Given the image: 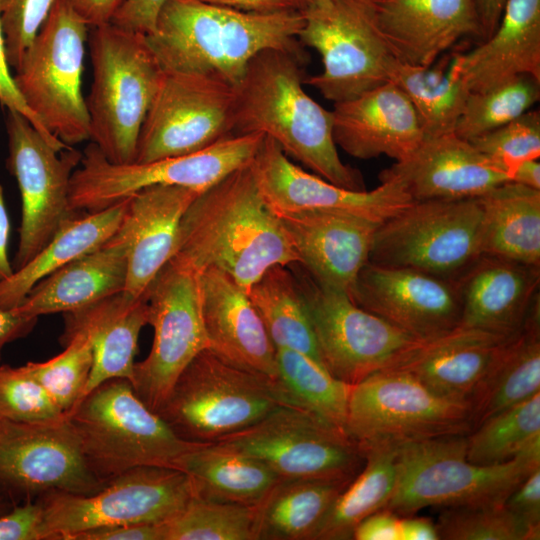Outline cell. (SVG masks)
Listing matches in <instances>:
<instances>
[{"label":"cell","instance_id":"13","mask_svg":"<svg viewBox=\"0 0 540 540\" xmlns=\"http://www.w3.org/2000/svg\"><path fill=\"white\" fill-rule=\"evenodd\" d=\"M200 271L174 256L147 289L154 330L150 353L134 364L130 381L138 397L156 412L188 364L209 348L203 325Z\"/></svg>","mask_w":540,"mask_h":540},{"label":"cell","instance_id":"1","mask_svg":"<svg viewBox=\"0 0 540 540\" xmlns=\"http://www.w3.org/2000/svg\"><path fill=\"white\" fill-rule=\"evenodd\" d=\"M175 256L198 271L213 267L225 272L247 293L271 267L299 261L250 163L194 199L182 217Z\"/></svg>","mask_w":540,"mask_h":540},{"label":"cell","instance_id":"30","mask_svg":"<svg viewBox=\"0 0 540 540\" xmlns=\"http://www.w3.org/2000/svg\"><path fill=\"white\" fill-rule=\"evenodd\" d=\"M470 92H481L520 75L540 80V0H506L493 34L456 54Z\"/></svg>","mask_w":540,"mask_h":540},{"label":"cell","instance_id":"14","mask_svg":"<svg viewBox=\"0 0 540 540\" xmlns=\"http://www.w3.org/2000/svg\"><path fill=\"white\" fill-rule=\"evenodd\" d=\"M214 443L258 459L281 479L352 480L365 461L344 431L290 405Z\"/></svg>","mask_w":540,"mask_h":540},{"label":"cell","instance_id":"11","mask_svg":"<svg viewBox=\"0 0 540 540\" xmlns=\"http://www.w3.org/2000/svg\"><path fill=\"white\" fill-rule=\"evenodd\" d=\"M471 431L467 403L439 396L402 371L382 369L350 387L344 432L359 447Z\"/></svg>","mask_w":540,"mask_h":540},{"label":"cell","instance_id":"25","mask_svg":"<svg viewBox=\"0 0 540 540\" xmlns=\"http://www.w3.org/2000/svg\"><path fill=\"white\" fill-rule=\"evenodd\" d=\"M199 280L209 349L238 367L276 380V347L248 293L217 268L200 271Z\"/></svg>","mask_w":540,"mask_h":540},{"label":"cell","instance_id":"6","mask_svg":"<svg viewBox=\"0 0 540 540\" xmlns=\"http://www.w3.org/2000/svg\"><path fill=\"white\" fill-rule=\"evenodd\" d=\"M467 435H451L399 445L397 482L384 509L399 516L426 507L504 503L527 475L540 466V453L523 454L495 465L466 458Z\"/></svg>","mask_w":540,"mask_h":540},{"label":"cell","instance_id":"41","mask_svg":"<svg viewBox=\"0 0 540 540\" xmlns=\"http://www.w3.org/2000/svg\"><path fill=\"white\" fill-rule=\"evenodd\" d=\"M276 361V380L290 404L344 431L351 385L292 349L276 348Z\"/></svg>","mask_w":540,"mask_h":540},{"label":"cell","instance_id":"8","mask_svg":"<svg viewBox=\"0 0 540 540\" xmlns=\"http://www.w3.org/2000/svg\"><path fill=\"white\" fill-rule=\"evenodd\" d=\"M87 26L64 0H55L13 76L28 108L68 146L90 136L81 90Z\"/></svg>","mask_w":540,"mask_h":540},{"label":"cell","instance_id":"5","mask_svg":"<svg viewBox=\"0 0 540 540\" xmlns=\"http://www.w3.org/2000/svg\"><path fill=\"white\" fill-rule=\"evenodd\" d=\"M66 415L87 466L103 484L137 467L174 468L179 457L204 444L178 437L123 378L103 382Z\"/></svg>","mask_w":540,"mask_h":540},{"label":"cell","instance_id":"7","mask_svg":"<svg viewBox=\"0 0 540 540\" xmlns=\"http://www.w3.org/2000/svg\"><path fill=\"white\" fill-rule=\"evenodd\" d=\"M282 405L292 406L277 380L206 348L179 375L156 413L181 439L214 443Z\"/></svg>","mask_w":540,"mask_h":540},{"label":"cell","instance_id":"4","mask_svg":"<svg viewBox=\"0 0 540 540\" xmlns=\"http://www.w3.org/2000/svg\"><path fill=\"white\" fill-rule=\"evenodd\" d=\"M90 56L89 139L109 162L134 163L140 130L164 71L144 34L111 23L93 27Z\"/></svg>","mask_w":540,"mask_h":540},{"label":"cell","instance_id":"15","mask_svg":"<svg viewBox=\"0 0 540 540\" xmlns=\"http://www.w3.org/2000/svg\"><path fill=\"white\" fill-rule=\"evenodd\" d=\"M235 102V87L220 78L164 71L135 162L191 154L234 135Z\"/></svg>","mask_w":540,"mask_h":540},{"label":"cell","instance_id":"51","mask_svg":"<svg viewBox=\"0 0 540 540\" xmlns=\"http://www.w3.org/2000/svg\"><path fill=\"white\" fill-rule=\"evenodd\" d=\"M505 507L540 539V466L532 470L504 501Z\"/></svg>","mask_w":540,"mask_h":540},{"label":"cell","instance_id":"55","mask_svg":"<svg viewBox=\"0 0 540 540\" xmlns=\"http://www.w3.org/2000/svg\"><path fill=\"white\" fill-rule=\"evenodd\" d=\"M354 540H401L400 516L386 509L363 519L354 529Z\"/></svg>","mask_w":540,"mask_h":540},{"label":"cell","instance_id":"35","mask_svg":"<svg viewBox=\"0 0 540 540\" xmlns=\"http://www.w3.org/2000/svg\"><path fill=\"white\" fill-rule=\"evenodd\" d=\"M174 468L188 476L194 496L245 506H256L279 479L258 459L220 443L195 447Z\"/></svg>","mask_w":540,"mask_h":540},{"label":"cell","instance_id":"40","mask_svg":"<svg viewBox=\"0 0 540 540\" xmlns=\"http://www.w3.org/2000/svg\"><path fill=\"white\" fill-rule=\"evenodd\" d=\"M248 295L276 348L301 352L323 366L303 294L288 266L271 267Z\"/></svg>","mask_w":540,"mask_h":540},{"label":"cell","instance_id":"23","mask_svg":"<svg viewBox=\"0 0 540 540\" xmlns=\"http://www.w3.org/2000/svg\"><path fill=\"white\" fill-rule=\"evenodd\" d=\"M298 256V263L319 284L350 298L360 270L369 260L380 225L333 211L276 213Z\"/></svg>","mask_w":540,"mask_h":540},{"label":"cell","instance_id":"18","mask_svg":"<svg viewBox=\"0 0 540 540\" xmlns=\"http://www.w3.org/2000/svg\"><path fill=\"white\" fill-rule=\"evenodd\" d=\"M7 166L21 195V223L13 270L27 264L77 212L70 208L69 188L82 153L72 147L54 148L17 111L6 120Z\"/></svg>","mask_w":540,"mask_h":540},{"label":"cell","instance_id":"29","mask_svg":"<svg viewBox=\"0 0 540 540\" xmlns=\"http://www.w3.org/2000/svg\"><path fill=\"white\" fill-rule=\"evenodd\" d=\"M456 282L460 326L511 337L540 297V266L481 254Z\"/></svg>","mask_w":540,"mask_h":540},{"label":"cell","instance_id":"63","mask_svg":"<svg viewBox=\"0 0 540 540\" xmlns=\"http://www.w3.org/2000/svg\"><path fill=\"white\" fill-rule=\"evenodd\" d=\"M297 10L304 16L325 14L332 9V0H294Z\"/></svg>","mask_w":540,"mask_h":540},{"label":"cell","instance_id":"45","mask_svg":"<svg viewBox=\"0 0 540 540\" xmlns=\"http://www.w3.org/2000/svg\"><path fill=\"white\" fill-rule=\"evenodd\" d=\"M65 350L44 362H28L23 370L39 382L64 413L80 399L93 365V344L85 330L61 338Z\"/></svg>","mask_w":540,"mask_h":540},{"label":"cell","instance_id":"22","mask_svg":"<svg viewBox=\"0 0 540 540\" xmlns=\"http://www.w3.org/2000/svg\"><path fill=\"white\" fill-rule=\"evenodd\" d=\"M400 183L414 201L477 198L510 181L508 171L454 133L424 138L379 175Z\"/></svg>","mask_w":540,"mask_h":540},{"label":"cell","instance_id":"49","mask_svg":"<svg viewBox=\"0 0 540 540\" xmlns=\"http://www.w3.org/2000/svg\"><path fill=\"white\" fill-rule=\"evenodd\" d=\"M55 0H0L7 60L16 69L45 22Z\"/></svg>","mask_w":540,"mask_h":540},{"label":"cell","instance_id":"57","mask_svg":"<svg viewBox=\"0 0 540 540\" xmlns=\"http://www.w3.org/2000/svg\"><path fill=\"white\" fill-rule=\"evenodd\" d=\"M38 318L25 316L16 310L0 309V359L4 346L28 335Z\"/></svg>","mask_w":540,"mask_h":540},{"label":"cell","instance_id":"59","mask_svg":"<svg viewBox=\"0 0 540 540\" xmlns=\"http://www.w3.org/2000/svg\"><path fill=\"white\" fill-rule=\"evenodd\" d=\"M401 540H439L436 523L428 517L400 516Z\"/></svg>","mask_w":540,"mask_h":540},{"label":"cell","instance_id":"31","mask_svg":"<svg viewBox=\"0 0 540 540\" xmlns=\"http://www.w3.org/2000/svg\"><path fill=\"white\" fill-rule=\"evenodd\" d=\"M64 317L65 328L61 338L85 330L93 344V365L76 405L105 381L115 378L131 381L138 338L149 321L147 292L140 298H134L122 291L87 307L64 313Z\"/></svg>","mask_w":540,"mask_h":540},{"label":"cell","instance_id":"34","mask_svg":"<svg viewBox=\"0 0 540 540\" xmlns=\"http://www.w3.org/2000/svg\"><path fill=\"white\" fill-rule=\"evenodd\" d=\"M540 392V297L469 401L472 430Z\"/></svg>","mask_w":540,"mask_h":540},{"label":"cell","instance_id":"39","mask_svg":"<svg viewBox=\"0 0 540 540\" xmlns=\"http://www.w3.org/2000/svg\"><path fill=\"white\" fill-rule=\"evenodd\" d=\"M364 465L339 494L315 540H350L367 516L386 507L397 482L399 445L378 443L360 447Z\"/></svg>","mask_w":540,"mask_h":540},{"label":"cell","instance_id":"60","mask_svg":"<svg viewBox=\"0 0 540 540\" xmlns=\"http://www.w3.org/2000/svg\"><path fill=\"white\" fill-rule=\"evenodd\" d=\"M482 40L489 38L497 28L506 0H475Z\"/></svg>","mask_w":540,"mask_h":540},{"label":"cell","instance_id":"47","mask_svg":"<svg viewBox=\"0 0 540 540\" xmlns=\"http://www.w3.org/2000/svg\"><path fill=\"white\" fill-rule=\"evenodd\" d=\"M65 414L46 389L21 366H0V418L40 422Z\"/></svg>","mask_w":540,"mask_h":540},{"label":"cell","instance_id":"48","mask_svg":"<svg viewBox=\"0 0 540 540\" xmlns=\"http://www.w3.org/2000/svg\"><path fill=\"white\" fill-rule=\"evenodd\" d=\"M470 142L481 153L502 165L510 176L522 161L540 157L539 110H529Z\"/></svg>","mask_w":540,"mask_h":540},{"label":"cell","instance_id":"2","mask_svg":"<svg viewBox=\"0 0 540 540\" xmlns=\"http://www.w3.org/2000/svg\"><path fill=\"white\" fill-rule=\"evenodd\" d=\"M298 10L251 13L204 3L167 0L146 41L166 72L210 75L236 86L249 61L267 49L304 60Z\"/></svg>","mask_w":540,"mask_h":540},{"label":"cell","instance_id":"9","mask_svg":"<svg viewBox=\"0 0 540 540\" xmlns=\"http://www.w3.org/2000/svg\"><path fill=\"white\" fill-rule=\"evenodd\" d=\"M263 139L259 133L232 135L191 154L130 164L109 162L92 143L72 174L70 208L97 212L154 185L181 186L201 193L249 164Z\"/></svg>","mask_w":540,"mask_h":540},{"label":"cell","instance_id":"56","mask_svg":"<svg viewBox=\"0 0 540 540\" xmlns=\"http://www.w3.org/2000/svg\"><path fill=\"white\" fill-rule=\"evenodd\" d=\"M88 25L97 27L111 22L125 0H64Z\"/></svg>","mask_w":540,"mask_h":540},{"label":"cell","instance_id":"28","mask_svg":"<svg viewBox=\"0 0 540 540\" xmlns=\"http://www.w3.org/2000/svg\"><path fill=\"white\" fill-rule=\"evenodd\" d=\"M379 30L399 61L432 66L458 40L482 39L475 0H372Z\"/></svg>","mask_w":540,"mask_h":540},{"label":"cell","instance_id":"38","mask_svg":"<svg viewBox=\"0 0 540 540\" xmlns=\"http://www.w3.org/2000/svg\"><path fill=\"white\" fill-rule=\"evenodd\" d=\"M388 81L408 98L417 115L424 138L454 133L470 94L459 70L456 54L444 66H417L395 59Z\"/></svg>","mask_w":540,"mask_h":540},{"label":"cell","instance_id":"61","mask_svg":"<svg viewBox=\"0 0 540 540\" xmlns=\"http://www.w3.org/2000/svg\"><path fill=\"white\" fill-rule=\"evenodd\" d=\"M9 233L10 222L5 204L4 190L0 185V281L8 278L14 271L7 251Z\"/></svg>","mask_w":540,"mask_h":540},{"label":"cell","instance_id":"52","mask_svg":"<svg viewBox=\"0 0 540 540\" xmlns=\"http://www.w3.org/2000/svg\"><path fill=\"white\" fill-rule=\"evenodd\" d=\"M9 63L7 60L5 39L2 30L0 20V103L8 111H17L26 117L29 122L40 132L43 137L57 150L61 151L70 146L64 144L56 137H54L39 121V119L32 113V111L25 104L21 95L19 94L12 74L9 71Z\"/></svg>","mask_w":540,"mask_h":540},{"label":"cell","instance_id":"36","mask_svg":"<svg viewBox=\"0 0 540 540\" xmlns=\"http://www.w3.org/2000/svg\"><path fill=\"white\" fill-rule=\"evenodd\" d=\"M478 199L481 253L540 266V190L508 181Z\"/></svg>","mask_w":540,"mask_h":540},{"label":"cell","instance_id":"16","mask_svg":"<svg viewBox=\"0 0 540 540\" xmlns=\"http://www.w3.org/2000/svg\"><path fill=\"white\" fill-rule=\"evenodd\" d=\"M304 18L298 38L319 52L323 65L305 83L323 97L342 102L388 81L396 57L377 26L372 0H332L330 12Z\"/></svg>","mask_w":540,"mask_h":540},{"label":"cell","instance_id":"54","mask_svg":"<svg viewBox=\"0 0 540 540\" xmlns=\"http://www.w3.org/2000/svg\"><path fill=\"white\" fill-rule=\"evenodd\" d=\"M73 540H163L162 523H140L88 530Z\"/></svg>","mask_w":540,"mask_h":540},{"label":"cell","instance_id":"50","mask_svg":"<svg viewBox=\"0 0 540 540\" xmlns=\"http://www.w3.org/2000/svg\"><path fill=\"white\" fill-rule=\"evenodd\" d=\"M44 510L39 499L14 505L0 515V540H44Z\"/></svg>","mask_w":540,"mask_h":540},{"label":"cell","instance_id":"62","mask_svg":"<svg viewBox=\"0 0 540 540\" xmlns=\"http://www.w3.org/2000/svg\"><path fill=\"white\" fill-rule=\"evenodd\" d=\"M510 181L540 190V163L538 159L519 163L510 174Z\"/></svg>","mask_w":540,"mask_h":540},{"label":"cell","instance_id":"53","mask_svg":"<svg viewBox=\"0 0 540 540\" xmlns=\"http://www.w3.org/2000/svg\"><path fill=\"white\" fill-rule=\"evenodd\" d=\"M166 2L167 0H125L110 23L131 32L150 34Z\"/></svg>","mask_w":540,"mask_h":540},{"label":"cell","instance_id":"10","mask_svg":"<svg viewBox=\"0 0 540 540\" xmlns=\"http://www.w3.org/2000/svg\"><path fill=\"white\" fill-rule=\"evenodd\" d=\"M477 198L414 201L381 223L368 262L457 280L481 253Z\"/></svg>","mask_w":540,"mask_h":540},{"label":"cell","instance_id":"26","mask_svg":"<svg viewBox=\"0 0 540 540\" xmlns=\"http://www.w3.org/2000/svg\"><path fill=\"white\" fill-rule=\"evenodd\" d=\"M332 115L336 146L358 159L385 155L400 161L424 139L412 104L391 81L334 103Z\"/></svg>","mask_w":540,"mask_h":540},{"label":"cell","instance_id":"21","mask_svg":"<svg viewBox=\"0 0 540 540\" xmlns=\"http://www.w3.org/2000/svg\"><path fill=\"white\" fill-rule=\"evenodd\" d=\"M351 300L417 341L439 337L461 323L456 280L414 269L367 262Z\"/></svg>","mask_w":540,"mask_h":540},{"label":"cell","instance_id":"32","mask_svg":"<svg viewBox=\"0 0 540 540\" xmlns=\"http://www.w3.org/2000/svg\"><path fill=\"white\" fill-rule=\"evenodd\" d=\"M127 246L116 233L99 248L82 255L38 282L16 310L38 318L87 307L125 289Z\"/></svg>","mask_w":540,"mask_h":540},{"label":"cell","instance_id":"46","mask_svg":"<svg viewBox=\"0 0 540 540\" xmlns=\"http://www.w3.org/2000/svg\"><path fill=\"white\" fill-rule=\"evenodd\" d=\"M436 527L440 540H534L504 503L442 508Z\"/></svg>","mask_w":540,"mask_h":540},{"label":"cell","instance_id":"64","mask_svg":"<svg viewBox=\"0 0 540 540\" xmlns=\"http://www.w3.org/2000/svg\"><path fill=\"white\" fill-rule=\"evenodd\" d=\"M14 504L0 493V515L9 511Z\"/></svg>","mask_w":540,"mask_h":540},{"label":"cell","instance_id":"19","mask_svg":"<svg viewBox=\"0 0 540 540\" xmlns=\"http://www.w3.org/2000/svg\"><path fill=\"white\" fill-rule=\"evenodd\" d=\"M103 485L66 414L40 422L0 418V493L14 505L51 492L89 495Z\"/></svg>","mask_w":540,"mask_h":540},{"label":"cell","instance_id":"12","mask_svg":"<svg viewBox=\"0 0 540 540\" xmlns=\"http://www.w3.org/2000/svg\"><path fill=\"white\" fill-rule=\"evenodd\" d=\"M193 496L184 472L160 466L128 470L89 495L51 492L39 498L44 510V540H73L88 530L162 523Z\"/></svg>","mask_w":540,"mask_h":540},{"label":"cell","instance_id":"33","mask_svg":"<svg viewBox=\"0 0 540 540\" xmlns=\"http://www.w3.org/2000/svg\"><path fill=\"white\" fill-rule=\"evenodd\" d=\"M127 208V197L97 212L74 214L53 238L23 267L0 281V309L21 305L42 279L106 243L118 230Z\"/></svg>","mask_w":540,"mask_h":540},{"label":"cell","instance_id":"3","mask_svg":"<svg viewBox=\"0 0 540 540\" xmlns=\"http://www.w3.org/2000/svg\"><path fill=\"white\" fill-rule=\"evenodd\" d=\"M302 60L286 51L263 50L235 86L234 135L259 133L321 178L362 191L361 173L342 162L333 139V115L302 87Z\"/></svg>","mask_w":540,"mask_h":540},{"label":"cell","instance_id":"24","mask_svg":"<svg viewBox=\"0 0 540 540\" xmlns=\"http://www.w3.org/2000/svg\"><path fill=\"white\" fill-rule=\"evenodd\" d=\"M199 194L186 187L154 185L127 197L117 230L127 246L126 294L146 295L155 276L175 256L182 217Z\"/></svg>","mask_w":540,"mask_h":540},{"label":"cell","instance_id":"42","mask_svg":"<svg viewBox=\"0 0 540 540\" xmlns=\"http://www.w3.org/2000/svg\"><path fill=\"white\" fill-rule=\"evenodd\" d=\"M540 453V392L482 422L467 435L466 458L495 465Z\"/></svg>","mask_w":540,"mask_h":540},{"label":"cell","instance_id":"20","mask_svg":"<svg viewBox=\"0 0 540 540\" xmlns=\"http://www.w3.org/2000/svg\"><path fill=\"white\" fill-rule=\"evenodd\" d=\"M250 167L263 199L275 213L333 211L381 224L414 202L404 187L393 180L381 181L370 191L337 186L295 165L266 136Z\"/></svg>","mask_w":540,"mask_h":540},{"label":"cell","instance_id":"37","mask_svg":"<svg viewBox=\"0 0 540 540\" xmlns=\"http://www.w3.org/2000/svg\"><path fill=\"white\" fill-rule=\"evenodd\" d=\"M350 482L279 478L255 506L256 540H315L333 503Z\"/></svg>","mask_w":540,"mask_h":540},{"label":"cell","instance_id":"17","mask_svg":"<svg viewBox=\"0 0 540 540\" xmlns=\"http://www.w3.org/2000/svg\"><path fill=\"white\" fill-rule=\"evenodd\" d=\"M295 277L321 362L346 384L354 385L387 368L419 342L356 305L346 293L319 284L306 270L298 271Z\"/></svg>","mask_w":540,"mask_h":540},{"label":"cell","instance_id":"43","mask_svg":"<svg viewBox=\"0 0 540 540\" xmlns=\"http://www.w3.org/2000/svg\"><path fill=\"white\" fill-rule=\"evenodd\" d=\"M162 531L163 540H256L255 506L193 496Z\"/></svg>","mask_w":540,"mask_h":540},{"label":"cell","instance_id":"27","mask_svg":"<svg viewBox=\"0 0 540 540\" xmlns=\"http://www.w3.org/2000/svg\"><path fill=\"white\" fill-rule=\"evenodd\" d=\"M511 337L458 326L417 342L385 369L407 373L435 394L469 405Z\"/></svg>","mask_w":540,"mask_h":540},{"label":"cell","instance_id":"44","mask_svg":"<svg viewBox=\"0 0 540 540\" xmlns=\"http://www.w3.org/2000/svg\"><path fill=\"white\" fill-rule=\"evenodd\" d=\"M539 99L540 80L529 75L470 92L454 134L470 141L521 116Z\"/></svg>","mask_w":540,"mask_h":540},{"label":"cell","instance_id":"58","mask_svg":"<svg viewBox=\"0 0 540 540\" xmlns=\"http://www.w3.org/2000/svg\"><path fill=\"white\" fill-rule=\"evenodd\" d=\"M204 3L251 13L297 10L294 0H200Z\"/></svg>","mask_w":540,"mask_h":540}]
</instances>
